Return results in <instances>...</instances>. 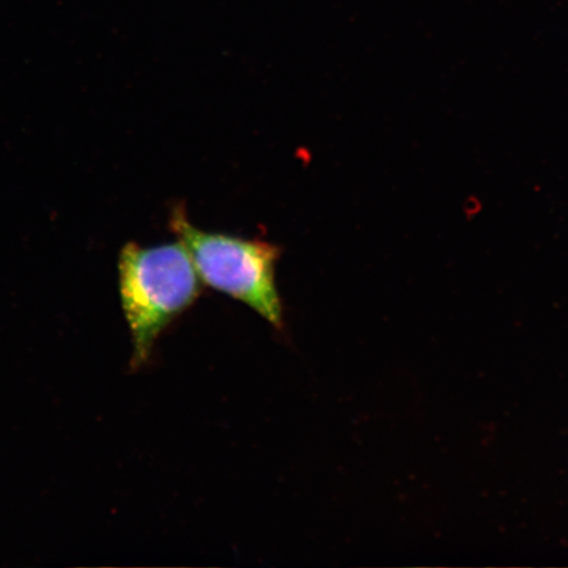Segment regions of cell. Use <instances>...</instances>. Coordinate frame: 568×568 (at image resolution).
I'll return each instance as SVG.
<instances>
[{
  "label": "cell",
  "instance_id": "1",
  "mask_svg": "<svg viewBox=\"0 0 568 568\" xmlns=\"http://www.w3.org/2000/svg\"><path fill=\"white\" fill-rule=\"evenodd\" d=\"M120 296L130 325L132 367L151 358L161 333L202 294V280L182 241L142 247L128 243L119 257Z\"/></svg>",
  "mask_w": 568,
  "mask_h": 568
},
{
  "label": "cell",
  "instance_id": "2",
  "mask_svg": "<svg viewBox=\"0 0 568 568\" xmlns=\"http://www.w3.org/2000/svg\"><path fill=\"white\" fill-rule=\"evenodd\" d=\"M170 229L194 261L203 284L243 302L275 328H283V308L275 282L281 248L264 240L210 233L189 222L181 205L170 216Z\"/></svg>",
  "mask_w": 568,
  "mask_h": 568
}]
</instances>
